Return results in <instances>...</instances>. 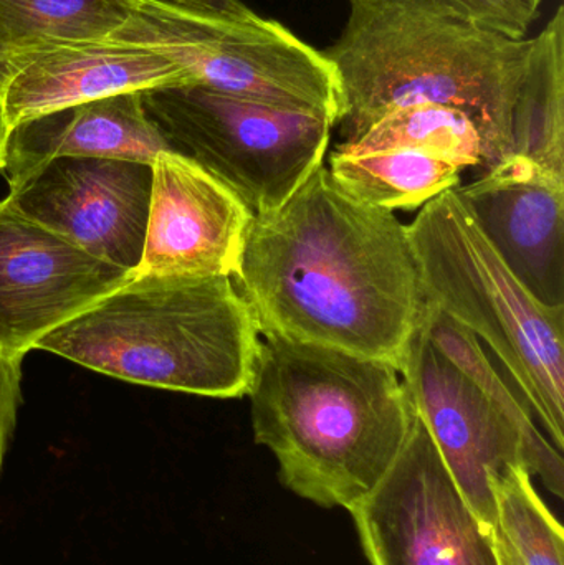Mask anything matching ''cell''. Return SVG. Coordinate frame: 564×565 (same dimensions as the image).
<instances>
[{
	"label": "cell",
	"instance_id": "6da1fadb",
	"mask_svg": "<svg viewBox=\"0 0 564 565\" xmlns=\"http://www.w3.org/2000/svg\"><path fill=\"white\" fill-rule=\"evenodd\" d=\"M327 52L343 92L341 142L403 106L466 113L482 171L523 156L564 174V9L535 39L490 29L446 0H351Z\"/></svg>",
	"mask_w": 564,
	"mask_h": 565
},
{
	"label": "cell",
	"instance_id": "7a4b0ae2",
	"mask_svg": "<svg viewBox=\"0 0 564 565\" xmlns=\"http://www.w3.org/2000/svg\"><path fill=\"white\" fill-rule=\"evenodd\" d=\"M262 335L330 345L401 371L424 311L407 228L320 166L277 211L255 214L234 275Z\"/></svg>",
	"mask_w": 564,
	"mask_h": 565
},
{
	"label": "cell",
	"instance_id": "3957f363",
	"mask_svg": "<svg viewBox=\"0 0 564 565\" xmlns=\"http://www.w3.org/2000/svg\"><path fill=\"white\" fill-rule=\"evenodd\" d=\"M247 395L281 484L327 510H351L380 484L414 417L391 362L278 335H262Z\"/></svg>",
	"mask_w": 564,
	"mask_h": 565
},
{
	"label": "cell",
	"instance_id": "277c9868",
	"mask_svg": "<svg viewBox=\"0 0 564 565\" xmlns=\"http://www.w3.org/2000/svg\"><path fill=\"white\" fill-rule=\"evenodd\" d=\"M260 341L231 277L132 274L35 349L131 384L238 398L251 387Z\"/></svg>",
	"mask_w": 564,
	"mask_h": 565
},
{
	"label": "cell",
	"instance_id": "5b68a950",
	"mask_svg": "<svg viewBox=\"0 0 564 565\" xmlns=\"http://www.w3.org/2000/svg\"><path fill=\"white\" fill-rule=\"evenodd\" d=\"M406 228L424 301L487 342L563 454L564 308L542 305L519 281L456 189Z\"/></svg>",
	"mask_w": 564,
	"mask_h": 565
},
{
	"label": "cell",
	"instance_id": "8992f818",
	"mask_svg": "<svg viewBox=\"0 0 564 565\" xmlns=\"http://www.w3.org/2000/svg\"><path fill=\"white\" fill-rule=\"evenodd\" d=\"M142 108L169 151L188 156L254 214L285 204L324 164L337 118L284 108L201 85L141 92Z\"/></svg>",
	"mask_w": 564,
	"mask_h": 565
},
{
	"label": "cell",
	"instance_id": "52a82bcc",
	"mask_svg": "<svg viewBox=\"0 0 564 565\" xmlns=\"http://www.w3.org/2000/svg\"><path fill=\"white\" fill-rule=\"evenodd\" d=\"M109 39L168 56L184 73L185 85L328 113L337 122L343 113L333 63L275 20L225 22L139 3Z\"/></svg>",
	"mask_w": 564,
	"mask_h": 565
},
{
	"label": "cell",
	"instance_id": "ba28073f",
	"mask_svg": "<svg viewBox=\"0 0 564 565\" xmlns=\"http://www.w3.org/2000/svg\"><path fill=\"white\" fill-rule=\"evenodd\" d=\"M401 375L454 483L487 530H496L490 478L525 467L555 497L564 494L563 454L542 435L526 434L417 326Z\"/></svg>",
	"mask_w": 564,
	"mask_h": 565
},
{
	"label": "cell",
	"instance_id": "9c48e42d",
	"mask_svg": "<svg viewBox=\"0 0 564 565\" xmlns=\"http://www.w3.org/2000/svg\"><path fill=\"white\" fill-rule=\"evenodd\" d=\"M348 513L370 565H500L482 526L414 408L400 457Z\"/></svg>",
	"mask_w": 564,
	"mask_h": 565
},
{
	"label": "cell",
	"instance_id": "30bf717a",
	"mask_svg": "<svg viewBox=\"0 0 564 565\" xmlns=\"http://www.w3.org/2000/svg\"><path fill=\"white\" fill-rule=\"evenodd\" d=\"M152 166L111 158H55L10 189L20 215L79 250L135 274L151 204Z\"/></svg>",
	"mask_w": 564,
	"mask_h": 565
},
{
	"label": "cell",
	"instance_id": "8fae6325",
	"mask_svg": "<svg viewBox=\"0 0 564 565\" xmlns=\"http://www.w3.org/2000/svg\"><path fill=\"white\" fill-rule=\"evenodd\" d=\"M131 275L0 202V351L25 355Z\"/></svg>",
	"mask_w": 564,
	"mask_h": 565
},
{
	"label": "cell",
	"instance_id": "7c38bea8",
	"mask_svg": "<svg viewBox=\"0 0 564 565\" xmlns=\"http://www.w3.org/2000/svg\"><path fill=\"white\" fill-rule=\"evenodd\" d=\"M145 250L135 274H237L254 211L221 179L174 151L152 161Z\"/></svg>",
	"mask_w": 564,
	"mask_h": 565
},
{
	"label": "cell",
	"instance_id": "4fadbf2b",
	"mask_svg": "<svg viewBox=\"0 0 564 565\" xmlns=\"http://www.w3.org/2000/svg\"><path fill=\"white\" fill-rule=\"evenodd\" d=\"M456 192L519 281L564 308V174L513 156Z\"/></svg>",
	"mask_w": 564,
	"mask_h": 565
},
{
	"label": "cell",
	"instance_id": "5bb4252c",
	"mask_svg": "<svg viewBox=\"0 0 564 565\" xmlns=\"http://www.w3.org/2000/svg\"><path fill=\"white\" fill-rule=\"evenodd\" d=\"M166 85H185L175 63L148 46L113 39L45 46L0 63L10 129L56 109Z\"/></svg>",
	"mask_w": 564,
	"mask_h": 565
},
{
	"label": "cell",
	"instance_id": "9a60e30c",
	"mask_svg": "<svg viewBox=\"0 0 564 565\" xmlns=\"http://www.w3.org/2000/svg\"><path fill=\"white\" fill-rule=\"evenodd\" d=\"M169 151L142 108L141 93H123L56 109L10 129L6 171L15 188L55 158H111L152 164Z\"/></svg>",
	"mask_w": 564,
	"mask_h": 565
},
{
	"label": "cell",
	"instance_id": "2e32d148",
	"mask_svg": "<svg viewBox=\"0 0 564 565\" xmlns=\"http://www.w3.org/2000/svg\"><path fill=\"white\" fill-rule=\"evenodd\" d=\"M331 175L357 201L386 211H416L443 192L457 189L464 169L424 152H351L334 148Z\"/></svg>",
	"mask_w": 564,
	"mask_h": 565
},
{
	"label": "cell",
	"instance_id": "e0dca14e",
	"mask_svg": "<svg viewBox=\"0 0 564 565\" xmlns=\"http://www.w3.org/2000/svg\"><path fill=\"white\" fill-rule=\"evenodd\" d=\"M138 0H0V63L62 43L109 39Z\"/></svg>",
	"mask_w": 564,
	"mask_h": 565
},
{
	"label": "cell",
	"instance_id": "ac0fdd59",
	"mask_svg": "<svg viewBox=\"0 0 564 565\" xmlns=\"http://www.w3.org/2000/svg\"><path fill=\"white\" fill-rule=\"evenodd\" d=\"M337 148L351 152L406 149L446 159L464 171L483 166L482 135L472 119L459 109L430 103L393 109Z\"/></svg>",
	"mask_w": 564,
	"mask_h": 565
},
{
	"label": "cell",
	"instance_id": "d6986e66",
	"mask_svg": "<svg viewBox=\"0 0 564 565\" xmlns=\"http://www.w3.org/2000/svg\"><path fill=\"white\" fill-rule=\"evenodd\" d=\"M496 530L523 565H564V533L525 467L490 478Z\"/></svg>",
	"mask_w": 564,
	"mask_h": 565
},
{
	"label": "cell",
	"instance_id": "ffe728a7",
	"mask_svg": "<svg viewBox=\"0 0 564 565\" xmlns=\"http://www.w3.org/2000/svg\"><path fill=\"white\" fill-rule=\"evenodd\" d=\"M22 359L23 355L0 351V473H2L3 461L15 430L17 414L22 402V392H20Z\"/></svg>",
	"mask_w": 564,
	"mask_h": 565
},
{
	"label": "cell",
	"instance_id": "44dd1931",
	"mask_svg": "<svg viewBox=\"0 0 564 565\" xmlns=\"http://www.w3.org/2000/svg\"><path fill=\"white\" fill-rule=\"evenodd\" d=\"M139 3L199 17V19L225 20V22H255L258 13L248 9L241 0H138Z\"/></svg>",
	"mask_w": 564,
	"mask_h": 565
},
{
	"label": "cell",
	"instance_id": "7402d4cb",
	"mask_svg": "<svg viewBox=\"0 0 564 565\" xmlns=\"http://www.w3.org/2000/svg\"><path fill=\"white\" fill-rule=\"evenodd\" d=\"M464 15L490 29L500 30L513 39H523L530 23H526L506 0H446Z\"/></svg>",
	"mask_w": 564,
	"mask_h": 565
},
{
	"label": "cell",
	"instance_id": "603a6c76",
	"mask_svg": "<svg viewBox=\"0 0 564 565\" xmlns=\"http://www.w3.org/2000/svg\"><path fill=\"white\" fill-rule=\"evenodd\" d=\"M526 23H532L539 15L543 0H506Z\"/></svg>",
	"mask_w": 564,
	"mask_h": 565
},
{
	"label": "cell",
	"instance_id": "cb8c5ba5",
	"mask_svg": "<svg viewBox=\"0 0 564 565\" xmlns=\"http://www.w3.org/2000/svg\"><path fill=\"white\" fill-rule=\"evenodd\" d=\"M10 126L7 122L6 108L0 98V169L6 164L7 141H9Z\"/></svg>",
	"mask_w": 564,
	"mask_h": 565
},
{
	"label": "cell",
	"instance_id": "d4e9b609",
	"mask_svg": "<svg viewBox=\"0 0 564 565\" xmlns=\"http://www.w3.org/2000/svg\"><path fill=\"white\" fill-rule=\"evenodd\" d=\"M496 546L497 553H499L500 565H523L519 559H517L515 554H513V551L510 550V546L506 543V540H503V537L497 533V530Z\"/></svg>",
	"mask_w": 564,
	"mask_h": 565
},
{
	"label": "cell",
	"instance_id": "484cf974",
	"mask_svg": "<svg viewBox=\"0 0 564 565\" xmlns=\"http://www.w3.org/2000/svg\"><path fill=\"white\" fill-rule=\"evenodd\" d=\"M350 2H351V0H350Z\"/></svg>",
	"mask_w": 564,
	"mask_h": 565
}]
</instances>
